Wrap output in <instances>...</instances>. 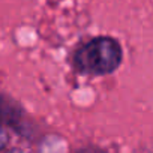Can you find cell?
Returning <instances> with one entry per match:
<instances>
[{"label": "cell", "mask_w": 153, "mask_h": 153, "mask_svg": "<svg viewBox=\"0 0 153 153\" xmlns=\"http://www.w3.org/2000/svg\"><path fill=\"white\" fill-rule=\"evenodd\" d=\"M122 57V47L114 38L99 36L76 50L72 63L86 75H108L120 66Z\"/></svg>", "instance_id": "1"}, {"label": "cell", "mask_w": 153, "mask_h": 153, "mask_svg": "<svg viewBox=\"0 0 153 153\" xmlns=\"http://www.w3.org/2000/svg\"><path fill=\"white\" fill-rule=\"evenodd\" d=\"M81 153H90V152H81Z\"/></svg>", "instance_id": "3"}, {"label": "cell", "mask_w": 153, "mask_h": 153, "mask_svg": "<svg viewBox=\"0 0 153 153\" xmlns=\"http://www.w3.org/2000/svg\"><path fill=\"white\" fill-rule=\"evenodd\" d=\"M11 153H20V152H18V150H14V152H11Z\"/></svg>", "instance_id": "2"}]
</instances>
